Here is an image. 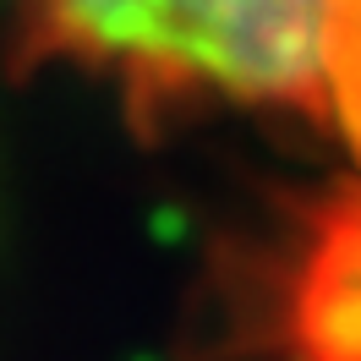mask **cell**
Instances as JSON below:
<instances>
[{
	"mask_svg": "<svg viewBox=\"0 0 361 361\" xmlns=\"http://www.w3.org/2000/svg\"><path fill=\"white\" fill-rule=\"evenodd\" d=\"M334 0H23V49L126 82L137 110L176 99L274 104L323 121Z\"/></svg>",
	"mask_w": 361,
	"mask_h": 361,
	"instance_id": "cell-1",
	"label": "cell"
},
{
	"mask_svg": "<svg viewBox=\"0 0 361 361\" xmlns=\"http://www.w3.org/2000/svg\"><path fill=\"white\" fill-rule=\"evenodd\" d=\"M323 121L361 164V0L329 6L323 33Z\"/></svg>",
	"mask_w": 361,
	"mask_h": 361,
	"instance_id": "cell-2",
	"label": "cell"
}]
</instances>
